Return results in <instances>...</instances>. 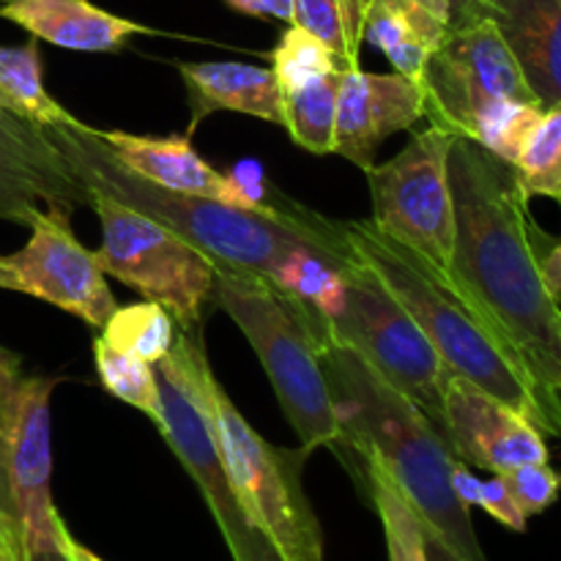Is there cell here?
Listing matches in <instances>:
<instances>
[{"label": "cell", "mask_w": 561, "mask_h": 561, "mask_svg": "<svg viewBox=\"0 0 561 561\" xmlns=\"http://www.w3.org/2000/svg\"><path fill=\"white\" fill-rule=\"evenodd\" d=\"M540 266H542V277H546L548 290H551L553 299L561 305V239L542 252Z\"/></svg>", "instance_id": "obj_36"}, {"label": "cell", "mask_w": 561, "mask_h": 561, "mask_svg": "<svg viewBox=\"0 0 561 561\" xmlns=\"http://www.w3.org/2000/svg\"><path fill=\"white\" fill-rule=\"evenodd\" d=\"M455 137L431 124L383 164L367 170L373 228L449 279L455 255V201L449 151Z\"/></svg>", "instance_id": "obj_10"}, {"label": "cell", "mask_w": 561, "mask_h": 561, "mask_svg": "<svg viewBox=\"0 0 561 561\" xmlns=\"http://www.w3.org/2000/svg\"><path fill=\"white\" fill-rule=\"evenodd\" d=\"M444 433L458 460L491 474L548 463L546 436L535 422L455 373L444 387Z\"/></svg>", "instance_id": "obj_14"}, {"label": "cell", "mask_w": 561, "mask_h": 561, "mask_svg": "<svg viewBox=\"0 0 561 561\" xmlns=\"http://www.w3.org/2000/svg\"><path fill=\"white\" fill-rule=\"evenodd\" d=\"M540 102H526V99H499L488 104L474 118L469 131V140L485 148L488 153L499 157L502 162L515 164L526 140L531 137L535 126L542 118Z\"/></svg>", "instance_id": "obj_28"}, {"label": "cell", "mask_w": 561, "mask_h": 561, "mask_svg": "<svg viewBox=\"0 0 561 561\" xmlns=\"http://www.w3.org/2000/svg\"><path fill=\"white\" fill-rule=\"evenodd\" d=\"M102 337L115 348L129 351V354L157 365L173 351L179 327L162 305L137 301V305L115 307V312L102 327Z\"/></svg>", "instance_id": "obj_26"}, {"label": "cell", "mask_w": 561, "mask_h": 561, "mask_svg": "<svg viewBox=\"0 0 561 561\" xmlns=\"http://www.w3.org/2000/svg\"><path fill=\"white\" fill-rule=\"evenodd\" d=\"M153 367L162 398V420L157 431L201 491L214 524L222 531L230 557L233 561H283L277 548L241 507L225 471L208 409L206 381L211 365L203 348L201 327L179 329L173 351Z\"/></svg>", "instance_id": "obj_6"}, {"label": "cell", "mask_w": 561, "mask_h": 561, "mask_svg": "<svg viewBox=\"0 0 561 561\" xmlns=\"http://www.w3.org/2000/svg\"><path fill=\"white\" fill-rule=\"evenodd\" d=\"M449 11V22L466 25L474 20H491V0H442Z\"/></svg>", "instance_id": "obj_35"}, {"label": "cell", "mask_w": 561, "mask_h": 561, "mask_svg": "<svg viewBox=\"0 0 561 561\" xmlns=\"http://www.w3.org/2000/svg\"><path fill=\"white\" fill-rule=\"evenodd\" d=\"M233 11L257 20H277L294 25V0H225Z\"/></svg>", "instance_id": "obj_33"}, {"label": "cell", "mask_w": 561, "mask_h": 561, "mask_svg": "<svg viewBox=\"0 0 561 561\" xmlns=\"http://www.w3.org/2000/svg\"><path fill=\"white\" fill-rule=\"evenodd\" d=\"M22 561H71V559H69V553H66L64 542H60V535H58L55 540L36 542V546L22 548Z\"/></svg>", "instance_id": "obj_37"}, {"label": "cell", "mask_w": 561, "mask_h": 561, "mask_svg": "<svg viewBox=\"0 0 561 561\" xmlns=\"http://www.w3.org/2000/svg\"><path fill=\"white\" fill-rule=\"evenodd\" d=\"M99 140L110 148L115 159L140 175L142 181L162 186L170 192H184V195H203L214 201L230 203L236 208H244L241 197L230 186L228 175L214 170L192 146V137L170 135H129L118 129H96ZM250 211V208H247Z\"/></svg>", "instance_id": "obj_17"}, {"label": "cell", "mask_w": 561, "mask_h": 561, "mask_svg": "<svg viewBox=\"0 0 561 561\" xmlns=\"http://www.w3.org/2000/svg\"><path fill=\"white\" fill-rule=\"evenodd\" d=\"M474 507L485 510L493 520H499L502 526H507L510 531H526L529 518L524 515V510L518 507V502L510 493L507 482L502 474H493L488 480H480L474 496Z\"/></svg>", "instance_id": "obj_32"}, {"label": "cell", "mask_w": 561, "mask_h": 561, "mask_svg": "<svg viewBox=\"0 0 561 561\" xmlns=\"http://www.w3.org/2000/svg\"><path fill=\"white\" fill-rule=\"evenodd\" d=\"M206 392L225 471L252 524L283 561H323V531L301 482L305 449L268 444L236 409L214 370Z\"/></svg>", "instance_id": "obj_7"}, {"label": "cell", "mask_w": 561, "mask_h": 561, "mask_svg": "<svg viewBox=\"0 0 561 561\" xmlns=\"http://www.w3.org/2000/svg\"><path fill=\"white\" fill-rule=\"evenodd\" d=\"M351 255L409 310L449 373L466 378L535 422L542 436H561V414L526 373L502 334L449 279L427 268L370 219L340 222Z\"/></svg>", "instance_id": "obj_4"}, {"label": "cell", "mask_w": 561, "mask_h": 561, "mask_svg": "<svg viewBox=\"0 0 561 561\" xmlns=\"http://www.w3.org/2000/svg\"><path fill=\"white\" fill-rule=\"evenodd\" d=\"M0 107L44 129L82 124L44 88L38 38L22 47H0Z\"/></svg>", "instance_id": "obj_22"}, {"label": "cell", "mask_w": 561, "mask_h": 561, "mask_svg": "<svg viewBox=\"0 0 561 561\" xmlns=\"http://www.w3.org/2000/svg\"><path fill=\"white\" fill-rule=\"evenodd\" d=\"M362 466H365L367 491H370L373 507L383 526V540H387L389 561H431L427 559L425 529L416 518L414 507L405 502L403 493L392 482V477L383 471L373 455L362 453Z\"/></svg>", "instance_id": "obj_24"}, {"label": "cell", "mask_w": 561, "mask_h": 561, "mask_svg": "<svg viewBox=\"0 0 561 561\" xmlns=\"http://www.w3.org/2000/svg\"><path fill=\"white\" fill-rule=\"evenodd\" d=\"M455 255L449 283L485 316L561 414V305L542 277V233L513 164L469 137L449 151Z\"/></svg>", "instance_id": "obj_1"}, {"label": "cell", "mask_w": 561, "mask_h": 561, "mask_svg": "<svg viewBox=\"0 0 561 561\" xmlns=\"http://www.w3.org/2000/svg\"><path fill=\"white\" fill-rule=\"evenodd\" d=\"M449 27L442 0H367L362 42L376 47L398 75L420 82Z\"/></svg>", "instance_id": "obj_21"}, {"label": "cell", "mask_w": 561, "mask_h": 561, "mask_svg": "<svg viewBox=\"0 0 561 561\" xmlns=\"http://www.w3.org/2000/svg\"><path fill=\"white\" fill-rule=\"evenodd\" d=\"M58 535H60V542H64L66 553H69L71 561H104L102 557H96L91 548H85L80 540H75V535H71L69 526H66L64 520H60V526H58Z\"/></svg>", "instance_id": "obj_38"}, {"label": "cell", "mask_w": 561, "mask_h": 561, "mask_svg": "<svg viewBox=\"0 0 561 561\" xmlns=\"http://www.w3.org/2000/svg\"><path fill=\"white\" fill-rule=\"evenodd\" d=\"M425 115V91L416 80L398 71L376 75L345 69L337 88L334 153L367 173L383 140L398 131H411Z\"/></svg>", "instance_id": "obj_16"}, {"label": "cell", "mask_w": 561, "mask_h": 561, "mask_svg": "<svg viewBox=\"0 0 561 561\" xmlns=\"http://www.w3.org/2000/svg\"><path fill=\"white\" fill-rule=\"evenodd\" d=\"M49 137L85 190L104 192L168 225L214 263L268 277L299 247H318L334 255L348 252L340 222H329L296 203L279 211H247L214 197L162 190L126 170L88 124L49 129Z\"/></svg>", "instance_id": "obj_3"}, {"label": "cell", "mask_w": 561, "mask_h": 561, "mask_svg": "<svg viewBox=\"0 0 561 561\" xmlns=\"http://www.w3.org/2000/svg\"><path fill=\"white\" fill-rule=\"evenodd\" d=\"M0 520L11 529H20V518H16L14 496H11V482H9V466H5V436H3V414H0Z\"/></svg>", "instance_id": "obj_34"}, {"label": "cell", "mask_w": 561, "mask_h": 561, "mask_svg": "<svg viewBox=\"0 0 561 561\" xmlns=\"http://www.w3.org/2000/svg\"><path fill=\"white\" fill-rule=\"evenodd\" d=\"M420 85L425 91V118L458 137H469L477 115L499 99L537 102L493 20L449 27L442 47L427 60Z\"/></svg>", "instance_id": "obj_11"}, {"label": "cell", "mask_w": 561, "mask_h": 561, "mask_svg": "<svg viewBox=\"0 0 561 561\" xmlns=\"http://www.w3.org/2000/svg\"><path fill=\"white\" fill-rule=\"evenodd\" d=\"M93 362H96V376L102 381L104 392H110L121 403L146 414L153 425H159V420H162V398H159L157 367L151 362L129 354V351L115 348L102 334L93 340Z\"/></svg>", "instance_id": "obj_25"}, {"label": "cell", "mask_w": 561, "mask_h": 561, "mask_svg": "<svg viewBox=\"0 0 561 561\" xmlns=\"http://www.w3.org/2000/svg\"><path fill=\"white\" fill-rule=\"evenodd\" d=\"M0 16L25 27L33 38L75 53H115L131 36L151 33V27L110 14L91 0H3Z\"/></svg>", "instance_id": "obj_19"}, {"label": "cell", "mask_w": 561, "mask_h": 561, "mask_svg": "<svg viewBox=\"0 0 561 561\" xmlns=\"http://www.w3.org/2000/svg\"><path fill=\"white\" fill-rule=\"evenodd\" d=\"M88 208L102 225L96 261L107 277L157 301L173 316L179 329L201 327L203 310L214 294L217 263L168 225L137 208L88 190Z\"/></svg>", "instance_id": "obj_8"}, {"label": "cell", "mask_w": 561, "mask_h": 561, "mask_svg": "<svg viewBox=\"0 0 561 561\" xmlns=\"http://www.w3.org/2000/svg\"><path fill=\"white\" fill-rule=\"evenodd\" d=\"M367 0H294V25L321 38L345 69H359Z\"/></svg>", "instance_id": "obj_27"}, {"label": "cell", "mask_w": 561, "mask_h": 561, "mask_svg": "<svg viewBox=\"0 0 561 561\" xmlns=\"http://www.w3.org/2000/svg\"><path fill=\"white\" fill-rule=\"evenodd\" d=\"M88 206V190L71 173L49 129L0 107V219L31 225L44 208Z\"/></svg>", "instance_id": "obj_15"}, {"label": "cell", "mask_w": 561, "mask_h": 561, "mask_svg": "<svg viewBox=\"0 0 561 561\" xmlns=\"http://www.w3.org/2000/svg\"><path fill=\"white\" fill-rule=\"evenodd\" d=\"M0 561H22V548H0Z\"/></svg>", "instance_id": "obj_42"}, {"label": "cell", "mask_w": 561, "mask_h": 561, "mask_svg": "<svg viewBox=\"0 0 561 561\" xmlns=\"http://www.w3.org/2000/svg\"><path fill=\"white\" fill-rule=\"evenodd\" d=\"M491 20L542 110L561 107V0H491Z\"/></svg>", "instance_id": "obj_20"}, {"label": "cell", "mask_w": 561, "mask_h": 561, "mask_svg": "<svg viewBox=\"0 0 561 561\" xmlns=\"http://www.w3.org/2000/svg\"><path fill=\"white\" fill-rule=\"evenodd\" d=\"M268 60H272L268 69L277 77L283 93L296 91V88L307 85L312 80H321V77L332 75V71H345L337 55L321 38H316L299 25L285 27V33L277 38L272 53H268Z\"/></svg>", "instance_id": "obj_30"}, {"label": "cell", "mask_w": 561, "mask_h": 561, "mask_svg": "<svg viewBox=\"0 0 561 561\" xmlns=\"http://www.w3.org/2000/svg\"><path fill=\"white\" fill-rule=\"evenodd\" d=\"M524 195L548 197L561 206V107H548L513 164Z\"/></svg>", "instance_id": "obj_29"}, {"label": "cell", "mask_w": 561, "mask_h": 561, "mask_svg": "<svg viewBox=\"0 0 561 561\" xmlns=\"http://www.w3.org/2000/svg\"><path fill=\"white\" fill-rule=\"evenodd\" d=\"M58 378L25 376L11 370L0 376L5 466L11 496L22 529V548L58 537L60 513L53 502V411L49 398Z\"/></svg>", "instance_id": "obj_13"}, {"label": "cell", "mask_w": 561, "mask_h": 561, "mask_svg": "<svg viewBox=\"0 0 561 561\" xmlns=\"http://www.w3.org/2000/svg\"><path fill=\"white\" fill-rule=\"evenodd\" d=\"M175 69L190 93L192 115L186 137L195 135L201 121L219 110L255 115L283 126V88L268 66L239 60H181Z\"/></svg>", "instance_id": "obj_18"}, {"label": "cell", "mask_w": 561, "mask_h": 561, "mask_svg": "<svg viewBox=\"0 0 561 561\" xmlns=\"http://www.w3.org/2000/svg\"><path fill=\"white\" fill-rule=\"evenodd\" d=\"M0 548H22V535L0 520Z\"/></svg>", "instance_id": "obj_40"}, {"label": "cell", "mask_w": 561, "mask_h": 561, "mask_svg": "<svg viewBox=\"0 0 561 561\" xmlns=\"http://www.w3.org/2000/svg\"><path fill=\"white\" fill-rule=\"evenodd\" d=\"M318 348L343 433L340 447L373 455L414 507L422 526L442 537L458 557L488 561L471 524V510L453 488L458 455L431 416L383 381L351 345L321 334Z\"/></svg>", "instance_id": "obj_2"}, {"label": "cell", "mask_w": 561, "mask_h": 561, "mask_svg": "<svg viewBox=\"0 0 561 561\" xmlns=\"http://www.w3.org/2000/svg\"><path fill=\"white\" fill-rule=\"evenodd\" d=\"M507 482L510 493L524 510L526 518L546 513L551 504H557L561 491V474L548 463H526L518 469L502 474Z\"/></svg>", "instance_id": "obj_31"}, {"label": "cell", "mask_w": 561, "mask_h": 561, "mask_svg": "<svg viewBox=\"0 0 561 561\" xmlns=\"http://www.w3.org/2000/svg\"><path fill=\"white\" fill-rule=\"evenodd\" d=\"M422 529H425V526H422ZM425 546H427V559L431 561H466L463 557H458V553H455L442 537H436L427 529H425Z\"/></svg>", "instance_id": "obj_39"}, {"label": "cell", "mask_w": 561, "mask_h": 561, "mask_svg": "<svg viewBox=\"0 0 561 561\" xmlns=\"http://www.w3.org/2000/svg\"><path fill=\"white\" fill-rule=\"evenodd\" d=\"M214 305L228 312L261 359L279 411L307 455L340 447L337 411L323 373L312 310L268 277L217 263Z\"/></svg>", "instance_id": "obj_5"}, {"label": "cell", "mask_w": 561, "mask_h": 561, "mask_svg": "<svg viewBox=\"0 0 561 561\" xmlns=\"http://www.w3.org/2000/svg\"><path fill=\"white\" fill-rule=\"evenodd\" d=\"M31 239L22 250L0 255V288L27 294L102 329L118 301L96 252L77 241L69 214L44 208L31 219Z\"/></svg>", "instance_id": "obj_12"}, {"label": "cell", "mask_w": 561, "mask_h": 561, "mask_svg": "<svg viewBox=\"0 0 561 561\" xmlns=\"http://www.w3.org/2000/svg\"><path fill=\"white\" fill-rule=\"evenodd\" d=\"M11 370H20V356L11 354V351H5L3 345H0V376Z\"/></svg>", "instance_id": "obj_41"}, {"label": "cell", "mask_w": 561, "mask_h": 561, "mask_svg": "<svg viewBox=\"0 0 561 561\" xmlns=\"http://www.w3.org/2000/svg\"><path fill=\"white\" fill-rule=\"evenodd\" d=\"M345 301L321 334L351 345L383 381L420 405L444 433V387L449 370L403 305L354 255L343 266ZM449 444V442H447Z\"/></svg>", "instance_id": "obj_9"}, {"label": "cell", "mask_w": 561, "mask_h": 561, "mask_svg": "<svg viewBox=\"0 0 561 561\" xmlns=\"http://www.w3.org/2000/svg\"><path fill=\"white\" fill-rule=\"evenodd\" d=\"M340 77L343 71H332L321 80L283 93V129H288L290 140L305 151L334 153Z\"/></svg>", "instance_id": "obj_23"}]
</instances>
